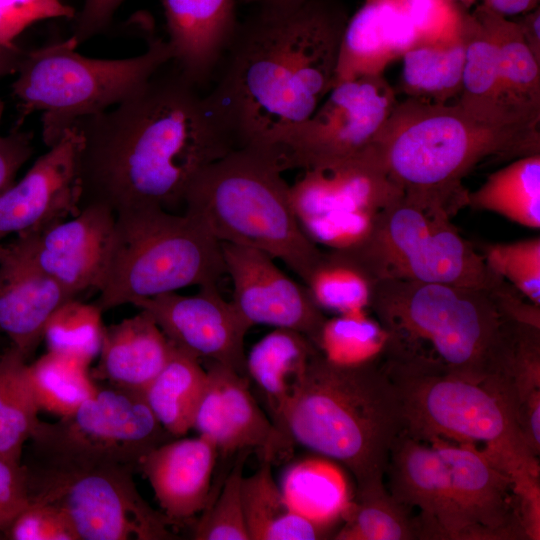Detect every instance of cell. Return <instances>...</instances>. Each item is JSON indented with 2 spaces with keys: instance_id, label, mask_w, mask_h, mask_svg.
Returning a JSON list of instances; mask_svg holds the SVG:
<instances>
[{
  "instance_id": "6f0895ef",
  "label": "cell",
  "mask_w": 540,
  "mask_h": 540,
  "mask_svg": "<svg viewBox=\"0 0 540 540\" xmlns=\"http://www.w3.org/2000/svg\"><path fill=\"white\" fill-rule=\"evenodd\" d=\"M63 1L67 2V0H63ZM67 3H68V2H67Z\"/></svg>"
},
{
  "instance_id": "6da1fadb",
  "label": "cell",
  "mask_w": 540,
  "mask_h": 540,
  "mask_svg": "<svg viewBox=\"0 0 540 540\" xmlns=\"http://www.w3.org/2000/svg\"><path fill=\"white\" fill-rule=\"evenodd\" d=\"M74 127L82 139L80 206L115 214L142 206L175 212L194 179L239 148L208 93L171 62Z\"/></svg>"
},
{
  "instance_id": "4fadbf2b",
  "label": "cell",
  "mask_w": 540,
  "mask_h": 540,
  "mask_svg": "<svg viewBox=\"0 0 540 540\" xmlns=\"http://www.w3.org/2000/svg\"><path fill=\"white\" fill-rule=\"evenodd\" d=\"M397 101L384 74L337 83L304 122L268 150L283 171L344 160L371 146Z\"/></svg>"
},
{
  "instance_id": "7bdbcfd3",
  "label": "cell",
  "mask_w": 540,
  "mask_h": 540,
  "mask_svg": "<svg viewBox=\"0 0 540 540\" xmlns=\"http://www.w3.org/2000/svg\"><path fill=\"white\" fill-rule=\"evenodd\" d=\"M491 271L540 306V238L509 243H485L480 247Z\"/></svg>"
},
{
  "instance_id": "4316f807",
  "label": "cell",
  "mask_w": 540,
  "mask_h": 540,
  "mask_svg": "<svg viewBox=\"0 0 540 540\" xmlns=\"http://www.w3.org/2000/svg\"><path fill=\"white\" fill-rule=\"evenodd\" d=\"M472 13L493 38L499 54V104L512 124L539 126L540 61L527 46L518 26L483 4Z\"/></svg>"
},
{
  "instance_id": "7a4b0ae2",
  "label": "cell",
  "mask_w": 540,
  "mask_h": 540,
  "mask_svg": "<svg viewBox=\"0 0 540 540\" xmlns=\"http://www.w3.org/2000/svg\"><path fill=\"white\" fill-rule=\"evenodd\" d=\"M334 0L257 7L238 24L208 96L239 148L271 149L319 106L336 80L348 20Z\"/></svg>"
},
{
  "instance_id": "30bf717a",
  "label": "cell",
  "mask_w": 540,
  "mask_h": 540,
  "mask_svg": "<svg viewBox=\"0 0 540 540\" xmlns=\"http://www.w3.org/2000/svg\"><path fill=\"white\" fill-rule=\"evenodd\" d=\"M386 372L399 392L409 435L475 447L512 477L519 494L540 488L539 457L491 382Z\"/></svg>"
},
{
  "instance_id": "d6a6232c",
  "label": "cell",
  "mask_w": 540,
  "mask_h": 540,
  "mask_svg": "<svg viewBox=\"0 0 540 540\" xmlns=\"http://www.w3.org/2000/svg\"><path fill=\"white\" fill-rule=\"evenodd\" d=\"M468 206L539 229L540 154L514 159L491 173L480 187L468 193Z\"/></svg>"
},
{
  "instance_id": "8d00e7d4",
  "label": "cell",
  "mask_w": 540,
  "mask_h": 540,
  "mask_svg": "<svg viewBox=\"0 0 540 540\" xmlns=\"http://www.w3.org/2000/svg\"><path fill=\"white\" fill-rule=\"evenodd\" d=\"M465 48L460 41L446 46H417L402 58L401 89L409 98L450 103L461 90Z\"/></svg>"
},
{
  "instance_id": "d4e9b609",
  "label": "cell",
  "mask_w": 540,
  "mask_h": 540,
  "mask_svg": "<svg viewBox=\"0 0 540 540\" xmlns=\"http://www.w3.org/2000/svg\"><path fill=\"white\" fill-rule=\"evenodd\" d=\"M76 298L56 280L0 243V335L28 360L43 341L45 326Z\"/></svg>"
},
{
  "instance_id": "b9f144b4",
  "label": "cell",
  "mask_w": 540,
  "mask_h": 540,
  "mask_svg": "<svg viewBox=\"0 0 540 540\" xmlns=\"http://www.w3.org/2000/svg\"><path fill=\"white\" fill-rule=\"evenodd\" d=\"M252 452L244 449L236 454L219 495L214 500L210 499L195 522L192 539L250 540L244 517L241 484L246 460Z\"/></svg>"
},
{
  "instance_id": "2e32d148",
  "label": "cell",
  "mask_w": 540,
  "mask_h": 540,
  "mask_svg": "<svg viewBox=\"0 0 540 540\" xmlns=\"http://www.w3.org/2000/svg\"><path fill=\"white\" fill-rule=\"evenodd\" d=\"M115 213L89 204L69 219L4 244L11 252L56 280L73 296L98 291L105 272Z\"/></svg>"
},
{
  "instance_id": "5bb4252c",
  "label": "cell",
  "mask_w": 540,
  "mask_h": 540,
  "mask_svg": "<svg viewBox=\"0 0 540 540\" xmlns=\"http://www.w3.org/2000/svg\"><path fill=\"white\" fill-rule=\"evenodd\" d=\"M450 480L456 540L526 539L512 477L480 450L442 439L430 442Z\"/></svg>"
},
{
  "instance_id": "836d02e7",
  "label": "cell",
  "mask_w": 540,
  "mask_h": 540,
  "mask_svg": "<svg viewBox=\"0 0 540 540\" xmlns=\"http://www.w3.org/2000/svg\"><path fill=\"white\" fill-rule=\"evenodd\" d=\"M462 37L465 55L461 90L456 103L480 119L516 125L505 118L499 104L498 48L472 12H465Z\"/></svg>"
},
{
  "instance_id": "e0dca14e",
  "label": "cell",
  "mask_w": 540,
  "mask_h": 540,
  "mask_svg": "<svg viewBox=\"0 0 540 540\" xmlns=\"http://www.w3.org/2000/svg\"><path fill=\"white\" fill-rule=\"evenodd\" d=\"M81 135L64 131L26 174L0 195V243L10 234L39 232L81 210Z\"/></svg>"
},
{
  "instance_id": "bcb514c9",
  "label": "cell",
  "mask_w": 540,
  "mask_h": 540,
  "mask_svg": "<svg viewBox=\"0 0 540 540\" xmlns=\"http://www.w3.org/2000/svg\"><path fill=\"white\" fill-rule=\"evenodd\" d=\"M28 490L22 463H14L0 455V531L28 505Z\"/></svg>"
},
{
  "instance_id": "52a82bcc",
  "label": "cell",
  "mask_w": 540,
  "mask_h": 540,
  "mask_svg": "<svg viewBox=\"0 0 540 540\" xmlns=\"http://www.w3.org/2000/svg\"><path fill=\"white\" fill-rule=\"evenodd\" d=\"M226 274L221 243L192 215L142 206L115 214L102 312L188 286H217Z\"/></svg>"
},
{
  "instance_id": "ee69618b",
  "label": "cell",
  "mask_w": 540,
  "mask_h": 540,
  "mask_svg": "<svg viewBox=\"0 0 540 540\" xmlns=\"http://www.w3.org/2000/svg\"><path fill=\"white\" fill-rule=\"evenodd\" d=\"M75 9L63 0H0V47H13L31 25L51 19H72Z\"/></svg>"
},
{
  "instance_id": "603a6c76",
  "label": "cell",
  "mask_w": 540,
  "mask_h": 540,
  "mask_svg": "<svg viewBox=\"0 0 540 540\" xmlns=\"http://www.w3.org/2000/svg\"><path fill=\"white\" fill-rule=\"evenodd\" d=\"M419 45L405 0H365L344 28L335 84L382 75L391 62Z\"/></svg>"
},
{
  "instance_id": "11a10c76",
  "label": "cell",
  "mask_w": 540,
  "mask_h": 540,
  "mask_svg": "<svg viewBox=\"0 0 540 540\" xmlns=\"http://www.w3.org/2000/svg\"><path fill=\"white\" fill-rule=\"evenodd\" d=\"M3 111H4V103H3L2 99L0 98V122H1V119H2Z\"/></svg>"
},
{
  "instance_id": "ac0fdd59",
  "label": "cell",
  "mask_w": 540,
  "mask_h": 540,
  "mask_svg": "<svg viewBox=\"0 0 540 540\" xmlns=\"http://www.w3.org/2000/svg\"><path fill=\"white\" fill-rule=\"evenodd\" d=\"M205 369L207 381L192 428L215 444L219 456L250 449L273 464L291 456L294 442L260 408L249 378L214 361H206Z\"/></svg>"
},
{
  "instance_id": "7c38bea8",
  "label": "cell",
  "mask_w": 540,
  "mask_h": 540,
  "mask_svg": "<svg viewBox=\"0 0 540 540\" xmlns=\"http://www.w3.org/2000/svg\"><path fill=\"white\" fill-rule=\"evenodd\" d=\"M147 405L143 393L107 384L73 413L39 421L30 447L127 465L139 471L145 456L173 439Z\"/></svg>"
},
{
  "instance_id": "44dd1931",
  "label": "cell",
  "mask_w": 540,
  "mask_h": 540,
  "mask_svg": "<svg viewBox=\"0 0 540 540\" xmlns=\"http://www.w3.org/2000/svg\"><path fill=\"white\" fill-rule=\"evenodd\" d=\"M385 478L389 493L415 515L420 539L456 540L449 473L435 447L403 430L392 445Z\"/></svg>"
},
{
  "instance_id": "5b68a950",
  "label": "cell",
  "mask_w": 540,
  "mask_h": 540,
  "mask_svg": "<svg viewBox=\"0 0 540 540\" xmlns=\"http://www.w3.org/2000/svg\"><path fill=\"white\" fill-rule=\"evenodd\" d=\"M403 192L467 198L462 179L485 160L540 154L539 126L502 125L454 103L397 101L371 144Z\"/></svg>"
},
{
  "instance_id": "f907efd6",
  "label": "cell",
  "mask_w": 540,
  "mask_h": 540,
  "mask_svg": "<svg viewBox=\"0 0 540 540\" xmlns=\"http://www.w3.org/2000/svg\"><path fill=\"white\" fill-rule=\"evenodd\" d=\"M481 4L502 16L510 18L539 6V0H484Z\"/></svg>"
},
{
  "instance_id": "9f6ffc18",
  "label": "cell",
  "mask_w": 540,
  "mask_h": 540,
  "mask_svg": "<svg viewBox=\"0 0 540 540\" xmlns=\"http://www.w3.org/2000/svg\"><path fill=\"white\" fill-rule=\"evenodd\" d=\"M5 538L4 533L0 531V539Z\"/></svg>"
},
{
  "instance_id": "9a60e30c",
  "label": "cell",
  "mask_w": 540,
  "mask_h": 540,
  "mask_svg": "<svg viewBox=\"0 0 540 540\" xmlns=\"http://www.w3.org/2000/svg\"><path fill=\"white\" fill-rule=\"evenodd\" d=\"M131 305L149 313L177 349L248 377L244 339L252 325L217 286L199 288L195 296L169 292Z\"/></svg>"
},
{
  "instance_id": "db71d44e",
  "label": "cell",
  "mask_w": 540,
  "mask_h": 540,
  "mask_svg": "<svg viewBox=\"0 0 540 540\" xmlns=\"http://www.w3.org/2000/svg\"><path fill=\"white\" fill-rule=\"evenodd\" d=\"M451 1H453L455 4H457L458 6L464 9V7H469L471 4L477 1L483 2L484 0H451Z\"/></svg>"
},
{
  "instance_id": "f546056e",
  "label": "cell",
  "mask_w": 540,
  "mask_h": 540,
  "mask_svg": "<svg viewBox=\"0 0 540 540\" xmlns=\"http://www.w3.org/2000/svg\"><path fill=\"white\" fill-rule=\"evenodd\" d=\"M272 465L271 461L262 459L258 469L242 479L241 495L249 539H322L326 529L292 510L273 478Z\"/></svg>"
},
{
  "instance_id": "1f68e13d",
  "label": "cell",
  "mask_w": 540,
  "mask_h": 540,
  "mask_svg": "<svg viewBox=\"0 0 540 540\" xmlns=\"http://www.w3.org/2000/svg\"><path fill=\"white\" fill-rule=\"evenodd\" d=\"M280 488L295 513L325 529L342 518L351 501L341 469L320 458L304 459L288 467Z\"/></svg>"
},
{
  "instance_id": "f35d334b",
  "label": "cell",
  "mask_w": 540,
  "mask_h": 540,
  "mask_svg": "<svg viewBox=\"0 0 540 540\" xmlns=\"http://www.w3.org/2000/svg\"><path fill=\"white\" fill-rule=\"evenodd\" d=\"M27 376L39 410L59 418L73 413L98 387L88 365L51 351L27 364Z\"/></svg>"
},
{
  "instance_id": "681fc988",
  "label": "cell",
  "mask_w": 540,
  "mask_h": 540,
  "mask_svg": "<svg viewBox=\"0 0 540 540\" xmlns=\"http://www.w3.org/2000/svg\"><path fill=\"white\" fill-rule=\"evenodd\" d=\"M518 26L527 46L540 61V8L510 17Z\"/></svg>"
},
{
  "instance_id": "ba28073f",
  "label": "cell",
  "mask_w": 540,
  "mask_h": 540,
  "mask_svg": "<svg viewBox=\"0 0 540 540\" xmlns=\"http://www.w3.org/2000/svg\"><path fill=\"white\" fill-rule=\"evenodd\" d=\"M465 202L435 193L403 192L381 210L359 245L344 249L375 281L444 283L490 293L505 280L451 222Z\"/></svg>"
},
{
  "instance_id": "cb8c5ba5",
  "label": "cell",
  "mask_w": 540,
  "mask_h": 540,
  "mask_svg": "<svg viewBox=\"0 0 540 540\" xmlns=\"http://www.w3.org/2000/svg\"><path fill=\"white\" fill-rule=\"evenodd\" d=\"M213 442L199 435L173 438L150 451L139 466L161 512L176 526L201 513L211 499L218 458Z\"/></svg>"
},
{
  "instance_id": "f6af8a7d",
  "label": "cell",
  "mask_w": 540,
  "mask_h": 540,
  "mask_svg": "<svg viewBox=\"0 0 540 540\" xmlns=\"http://www.w3.org/2000/svg\"><path fill=\"white\" fill-rule=\"evenodd\" d=\"M11 540H77L66 518L54 507L29 502L4 532Z\"/></svg>"
},
{
  "instance_id": "c3c4849f",
  "label": "cell",
  "mask_w": 540,
  "mask_h": 540,
  "mask_svg": "<svg viewBox=\"0 0 540 540\" xmlns=\"http://www.w3.org/2000/svg\"><path fill=\"white\" fill-rule=\"evenodd\" d=\"M32 153L30 133L16 130L0 136V195L14 183L18 170Z\"/></svg>"
},
{
  "instance_id": "4dcf8cb0",
  "label": "cell",
  "mask_w": 540,
  "mask_h": 540,
  "mask_svg": "<svg viewBox=\"0 0 540 540\" xmlns=\"http://www.w3.org/2000/svg\"><path fill=\"white\" fill-rule=\"evenodd\" d=\"M206 381L207 372L201 361L175 347L167 363L144 389L150 410L173 437H182L193 427Z\"/></svg>"
},
{
  "instance_id": "f1b7e54d",
  "label": "cell",
  "mask_w": 540,
  "mask_h": 540,
  "mask_svg": "<svg viewBox=\"0 0 540 540\" xmlns=\"http://www.w3.org/2000/svg\"><path fill=\"white\" fill-rule=\"evenodd\" d=\"M508 402L531 451L540 454V326L512 321L501 372L488 379Z\"/></svg>"
},
{
  "instance_id": "7402d4cb",
  "label": "cell",
  "mask_w": 540,
  "mask_h": 540,
  "mask_svg": "<svg viewBox=\"0 0 540 540\" xmlns=\"http://www.w3.org/2000/svg\"><path fill=\"white\" fill-rule=\"evenodd\" d=\"M171 63L204 88L212 81L239 22L235 0H161Z\"/></svg>"
},
{
  "instance_id": "8fae6325",
  "label": "cell",
  "mask_w": 540,
  "mask_h": 540,
  "mask_svg": "<svg viewBox=\"0 0 540 540\" xmlns=\"http://www.w3.org/2000/svg\"><path fill=\"white\" fill-rule=\"evenodd\" d=\"M29 502L56 508L77 540H173L175 525L150 506L135 468L30 447Z\"/></svg>"
},
{
  "instance_id": "d590c367",
  "label": "cell",
  "mask_w": 540,
  "mask_h": 540,
  "mask_svg": "<svg viewBox=\"0 0 540 540\" xmlns=\"http://www.w3.org/2000/svg\"><path fill=\"white\" fill-rule=\"evenodd\" d=\"M342 519L336 540L420 539L415 515L395 500L385 482L356 489Z\"/></svg>"
},
{
  "instance_id": "83f0119b",
  "label": "cell",
  "mask_w": 540,
  "mask_h": 540,
  "mask_svg": "<svg viewBox=\"0 0 540 540\" xmlns=\"http://www.w3.org/2000/svg\"><path fill=\"white\" fill-rule=\"evenodd\" d=\"M317 351L318 348L305 335L275 328L246 355L247 375L262 393L269 418L283 435L286 404Z\"/></svg>"
},
{
  "instance_id": "60d3db41",
  "label": "cell",
  "mask_w": 540,
  "mask_h": 540,
  "mask_svg": "<svg viewBox=\"0 0 540 540\" xmlns=\"http://www.w3.org/2000/svg\"><path fill=\"white\" fill-rule=\"evenodd\" d=\"M95 303L71 299L50 317L43 340L47 351L67 355L88 365L99 355L104 324Z\"/></svg>"
},
{
  "instance_id": "ab89813d",
  "label": "cell",
  "mask_w": 540,
  "mask_h": 540,
  "mask_svg": "<svg viewBox=\"0 0 540 540\" xmlns=\"http://www.w3.org/2000/svg\"><path fill=\"white\" fill-rule=\"evenodd\" d=\"M387 338V332L379 321L362 310L326 318L317 348L329 362L352 366L379 358Z\"/></svg>"
},
{
  "instance_id": "277c9868",
  "label": "cell",
  "mask_w": 540,
  "mask_h": 540,
  "mask_svg": "<svg viewBox=\"0 0 540 540\" xmlns=\"http://www.w3.org/2000/svg\"><path fill=\"white\" fill-rule=\"evenodd\" d=\"M404 427L399 392L379 358L342 366L319 350L283 413L284 434L344 465L357 489L384 482L392 445Z\"/></svg>"
},
{
  "instance_id": "ffe728a7",
  "label": "cell",
  "mask_w": 540,
  "mask_h": 540,
  "mask_svg": "<svg viewBox=\"0 0 540 540\" xmlns=\"http://www.w3.org/2000/svg\"><path fill=\"white\" fill-rule=\"evenodd\" d=\"M303 171L290 185L300 224L327 215L378 214L403 194L372 146L336 163Z\"/></svg>"
},
{
  "instance_id": "f5cc1de1",
  "label": "cell",
  "mask_w": 540,
  "mask_h": 540,
  "mask_svg": "<svg viewBox=\"0 0 540 540\" xmlns=\"http://www.w3.org/2000/svg\"><path fill=\"white\" fill-rule=\"evenodd\" d=\"M245 4H252L256 7L283 8L296 6L305 0H241Z\"/></svg>"
},
{
  "instance_id": "7dc6e473",
  "label": "cell",
  "mask_w": 540,
  "mask_h": 540,
  "mask_svg": "<svg viewBox=\"0 0 540 540\" xmlns=\"http://www.w3.org/2000/svg\"><path fill=\"white\" fill-rule=\"evenodd\" d=\"M126 0H84L71 37L78 46L103 32Z\"/></svg>"
},
{
  "instance_id": "d6986e66",
  "label": "cell",
  "mask_w": 540,
  "mask_h": 540,
  "mask_svg": "<svg viewBox=\"0 0 540 540\" xmlns=\"http://www.w3.org/2000/svg\"><path fill=\"white\" fill-rule=\"evenodd\" d=\"M226 274L233 283L231 302L252 325L297 331L317 347L322 310L308 289L288 277L270 255L246 246L220 242Z\"/></svg>"
},
{
  "instance_id": "8992f818",
  "label": "cell",
  "mask_w": 540,
  "mask_h": 540,
  "mask_svg": "<svg viewBox=\"0 0 540 540\" xmlns=\"http://www.w3.org/2000/svg\"><path fill=\"white\" fill-rule=\"evenodd\" d=\"M275 154L242 147L205 168L191 183L184 212L219 242L260 250L305 283L322 250L302 230Z\"/></svg>"
},
{
  "instance_id": "484cf974",
  "label": "cell",
  "mask_w": 540,
  "mask_h": 540,
  "mask_svg": "<svg viewBox=\"0 0 540 540\" xmlns=\"http://www.w3.org/2000/svg\"><path fill=\"white\" fill-rule=\"evenodd\" d=\"M174 348L152 316L139 310L134 316L104 326L99 361L91 376L143 393Z\"/></svg>"
},
{
  "instance_id": "9c48e42d",
  "label": "cell",
  "mask_w": 540,
  "mask_h": 540,
  "mask_svg": "<svg viewBox=\"0 0 540 540\" xmlns=\"http://www.w3.org/2000/svg\"><path fill=\"white\" fill-rule=\"evenodd\" d=\"M77 48L70 36L24 52L11 86L19 118L42 112L47 147L79 120L121 102L172 60L166 39L159 37L125 58L88 57Z\"/></svg>"
},
{
  "instance_id": "816d5d0a",
  "label": "cell",
  "mask_w": 540,
  "mask_h": 540,
  "mask_svg": "<svg viewBox=\"0 0 540 540\" xmlns=\"http://www.w3.org/2000/svg\"><path fill=\"white\" fill-rule=\"evenodd\" d=\"M24 51L16 45L13 47H0V78L15 74Z\"/></svg>"
},
{
  "instance_id": "e575fe53",
  "label": "cell",
  "mask_w": 540,
  "mask_h": 540,
  "mask_svg": "<svg viewBox=\"0 0 540 540\" xmlns=\"http://www.w3.org/2000/svg\"><path fill=\"white\" fill-rule=\"evenodd\" d=\"M27 360L12 345L0 353V455L21 464L25 443L40 419Z\"/></svg>"
},
{
  "instance_id": "74e56055",
  "label": "cell",
  "mask_w": 540,
  "mask_h": 540,
  "mask_svg": "<svg viewBox=\"0 0 540 540\" xmlns=\"http://www.w3.org/2000/svg\"><path fill=\"white\" fill-rule=\"evenodd\" d=\"M375 282L347 250L329 249L304 284L321 310L343 314L369 309Z\"/></svg>"
},
{
  "instance_id": "3957f363",
  "label": "cell",
  "mask_w": 540,
  "mask_h": 540,
  "mask_svg": "<svg viewBox=\"0 0 540 540\" xmlns=\"http://www.w3.org/2000/svg\"><path fill=\"white\" fill-rule=\"evenodd\" d=\"M369 309L388 335L379 357L386 371L483 383L507 360L512 320L488 291L380 279Z\"/></svg>"
}]
</instances>
